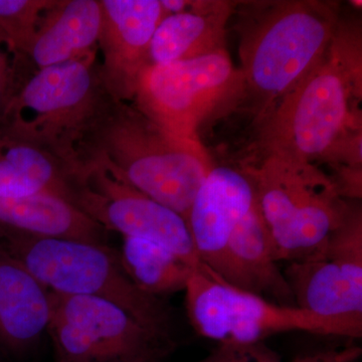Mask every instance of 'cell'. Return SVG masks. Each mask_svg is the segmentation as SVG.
<instances>
[{
	"label": "cell",
	"mask_w": 362,
	"mask_h": 362,
	"mask_svg": "<svg viewBox=\"0 0 362 362\" xmlns=\"http://www.w3.org/2000/svg\"><path fill=\"white\" fill-rule=\"evenodd\" d=\"M66 163L71 171L102 166L185 221L214 166L199 140L170 132L108 90L71 143Z\"/></svg>",
	"instance_id": "obj_1"
},
{
	"label": "cell",
	"mask_w": 362,
	"mask_h": 362,
	"mask_svg": "<svg viewBox=\"0 0 362 362\" xmlns=\"http://www.w3.org/2000/svg\"><path fill=\"white\" fill-rule=\"evenodd\" d=\"M361 47L333 39L322 62L257 120L264 158L318 165L361 131Z\"/></svg>",
	"instance_id": "obj_2"
},
{
	"label": "cell",
	"mask_w": 362,
	"mask_h": 362,
	"mask_svg": "<svg viewBox=\"0 0 362 362\" xmlns=\"http://www.w3.org/2000/svg\"><path fill=\"white\" fill-rule=\"evenodd\" d=\"M239 13L244 99L258 120L325 58L339 13L312 0L246 2Z\"/></svg>",
	"instance_id": "obj_3"
},
{
	"label": "cell",
	"mask_w": 362,
	"mask_h": 362,
	"mask_svg": "<svg viewBox=\"0 0 362 362\" xmlns=\"http://www.w3.org/2000/svg\"><path fill=\"white\" fill-rule=\"evenodd\" d=\"M0 250L49 291L105 300L143 325L173 335L168 302L142 291L124 268L120 252L109 246L35 237L0 225Z\"/></svg>",
	"instance_id": "obj_4"
},
{
	"label": "cell",
	"mask_w": 362,
	"mask_h": 362,
	"mask_svg": "<svg viewBox=\"0 0 362 362\" xmlns=\"http://www.w3.org/2000/svg\"><path fill=\"white\" fill-rule=\"evenodd\" d=\"M249 170L277 262L310 256L342 223L349 201L316 164L268 157Z\"/></svg>",
	"instance_id": "obj_5"
},
{
	"label": "cell",
	"mask_w": 362,
	"mask_h": 362,
	"mask_svg": "<svg viewBox=\"0 0 362 362\" xmlns=\"http://www.w3.org/2000/svg\"><path fill=\"white\" fill-rule=\"evenodd\" d=\"M106 92L95 51L40 69L16 88L0 121V136L47 150L65 163L71 143Z\"/></svg>",
	"instance_id": "obj_6"
},
{
	"label": "cell",
	"mask_w": 362,
	"mask_h": 362,
	"mask_svg": "<svg viewBox=\"0 0 362 362\" xmlns=\"http://www.w3.org/2000/svg\"><path fill=\"white\" fill-rule=\"evenodd\" d=\"M185 292L188 317L195 331L218 343L262 342L289 331L349 338L362 335V318L324 317L296 306L272 303L199 273L192 276Z\"/></svg>",
	"instance_id": "obj_7"
},
{
	"label": "cell",
	"mask_w": 362,
	"mask_h": 362,
	"mask_svg": "<svg viewBox=\"0 0 362 362\" xmlns=\"http://www.w3.org/2000/svg\"><path fill=\"white\" fill-rule=\"evenodd\" d=\"M244 78L226 49L140 73L133 104L175 134L199 140L202 124L244 99Z\"/></svg>",
	"instance_id": "obj_8"
},
{
	"label": "cell",
	"mask_w": 362,
	"mask_h": 362,
	"mask_svg": "<svg viewBox=\"0 0 362 362\" xmlns=\"http://www.w3.org/2000/svg\"><path fill=\"white\" fill-rule=\"evenodd\" d=\"M47 331L56 362H157L176 345L110 302L52 291Z\"/></svg>",
	"instance_id": "obj_9"
},
{
	"label": "cell",
	"mask_w": 362,
	"mask_h": 362,
	"mask_svg": "<svg viewBox=\"0 0 362 362\" xmlns=\"http://www.w3.org/2000/svg\"><path fill=\"white\" fill-rule=\"evenodd\" d=\"M68 199L74 206L107 230L124 238L156 243L173 252L197 273L223 283L201 261L187 221L99 165L74 169L69 178Z\"/></svg>",
	"instance_id": "obj_10"
},
{
	"label": "cell",
	"mask_w": 362,
	"mask_h": 362,
	"mask_svg": "<svg viewBox=\"0 0 362 362\" xmlns=\"http://www.w3.org/2000/svg\"><path fill=\"white\" fill-rule=\"evenodd\" d=\"M295 306L324 317L362 318V211L349 201L320 249L283 272Z\"/></svg>",
	"instance_id": "obj_11"
},
{
	"label": "cell",
	"mask_w": 362,
	"mask_h": 362,
	"mask_svg": "<svg viewBox=\"0 0 362 362\" xmlns=\"http://www.w3.org/2000/svg\"><path fill=\"white\" fill-rule=\"evenodd\" d=\"M100 6L102 81L112 96L129 101L140 73L149 65L150 44L165 14L159 0H101Z\"/></svg>",
	"instance_id": "obj_12"
},
{
	"label": "cell",
	"mask_w": 362,
	"mask_h": 362,
	"mask_svg": "<svg viewBox=\"0 0 362 362\" xmlns=\"http://www.w3.org/2000/svg\"><path fill=\"white\" fill-rule=\"evenodd\" d=\"M256 202V185L247 169L214 165L197 190L188 230L197 256L218 277L230 233Z\"/></svg>",
	"instance_id": "obj_13"
},
{
	"label": "cell",
	"mask_w": 362,
	"mask_h": 362,
	"mask_svg": "<svg viewBox=\"0 0 362 362\" xmlns=\"http://www.w3.org/2000/svg\"><path fill=\"white\" fill-rule=\"evenodd\" d=\"M218 277L242 291L295 306L291 289L274 255L258 199L230 233Z\"/></svg>",
	"instance_id": "obj_14"
},
{
	"label": "cell",
	"mask_w": 362,
	"mask_h": 362,
	"mask_svg": "<svg viewBox=\"0 0 362 362\" xmlns=\"http://www.w3.org/2000/svg\"><path fill=\"white\" fill-rule=\"evenodd\" d=\"M228 1H189L183 13L165 16L149 49V65L207 56L226 49V23L235 7Z\"/></svg>",
	"instance_id": "obj_15"
},
{
	"label": "cell",
	"mask_w": 362,
	"mask_h": 362,
	"mask_svg": "<svg viewBox=\"0 0 362 362\" xmlns=\"http://www.w3.org/2000/svg\"><path fill=\"white\" fill-rule=\"evenodd\" d=\"M51 318V291L18 259L0 250V341L21 351L32 346Z\"/></svg>",
	"instance_id": "obj_16"
},
{
	"label": "cell",
	"mask_w": 362,
	"mask_h": 362,
	"mask_svg": "<svg viewBox=\"0 0 362 362\" xmlns=\"http://www.w3.org/2000/svg\"><path fill=\"white\" fill-rule=\"evenodd\" d=\"M0 225L18 232L108 246V230L74 206L51 192L0 199Z\"/></svg>",
	"instance_id": "obj_17"
},
{
	"label": "cell",
	"mask_w": 362,
	"mask_h": 362,
	"mask_svg": "<svg viewBox=\"0 0 362 362\" xmlns=\"http://www.w3.org/2000/svg\"><path fill=\"white\" fill-rule=\"evenodd\" d=\"M101 21L97 0L54 1L45 13L28 54L39 70L81 58L95 51Z\"/></svg>",
	"instance_id": "obj_18"
},
{
	"label": "cell",
	"mask_w": 362,
	"mask_h": 362,
	"mask_svg": "<svg viewBox=\"0 0 362 362\" xmlns=\"http://www.w3.org/2000/svg\"><path fill=\"white\" fill-rule=\"evenodd\" d=\"M69 170L44 148L0 136V199L51 192L66 199Z\"/></svg>",
	"instance_id": "obj_19"
},
{
	"label": "cell",
	"mask_w": 362,
	"mask_h": 362,
	"mask_svg": "<svg viewBox=\"0 0 362 362\" xmlns=\"http://www.w3.org/2000/svg\"><path fill=\"white\" fill-rule=\"evenodd\" d=\"M120 256L131 280L156 297L187 289L197 273L173 252L147 240L124 238Z\"/></svg>",
	"instance_id": "obj_20"
},
{
	"label": "cell",
	"mask_w": 362,
	"mask_h": 362,
	"mask_svg": "<svg viewBox=\"0 0 362 362\" xmlns=\"http://www.w3.org/2000/svg\"><path fill=\"white\" fill-rule=\"evenodd\" d=\"M54 2L0 0V35L14 52L28 54L42 18Z\"/></svg>",
	"instance_id": "obj_21"
},
{
	"label": "cell",
	"mask_w": 362,
	"mask_h": 362,
	"mask_svg": "<svg viewBox=\"0 0 362 362\" xmlns=\"http://www.w3.org/2000/svg\"><path fill=\"white\" fill-rule=\"evenodd\" d=\"M199 362H282L275 350L264 341L218 343L211 354Z\"/></svg>",
	"instance_id": "obj_22"
},
{
	"label": "cell",
	"mask_w": 362,
	"mask_h": 362,
	"mask_svg": "<svg viewBox=\"0 0 362 362\" xmlns=\"http://www.w3.org/2000/svg\"><path fill=\"white\" fill-rule=\"evenodd\" d=\"M8 52L13 51L0 35V121L18 88L16 73L9 59Z\"/></svg>",
	"instance_id": "obj_23"
},
{
	"label": "cell",
	"mask_w": 362,
	"mask_h": 362,
	"mask_svg": "<svg viewBox=\"0 0 362 362\" xmlns=\"http://www.w3.org/2000/svg\"><path fill=\"white\" fill-rule=\"evenodd\" d=\"M342 352L335 351V350L317 352V354L297 357L292 362H334L338 357L341 356Z\"/></svg>",
	"instance_id": "obj_24"
},
{
	"label": "cell",
	"mask_w": 362,
	"mask_h": 362,
	"mask_svg": "<svg viewBox=\"0 0 362 362\" xmlns=\"http://www.w3.org/2000/svg\"><path fill=\"white\" fill-rule=\"evenodd\" d=\"M359 354H361V349H358L344 350L341 356L338 357L334 362H347L351 361L352 358L358 356Z\"/></svg>",
	"instance_id": "obj_25"
},
{
	"label": "cell",
	"mask_w": 362,
	"mask_h": 362,
	"mask_svg": "<svg viewBox=\"0 0 362 362\" xmlns=\"http://www.w3.org/2000/svg\"><path fill=\"white\" fill-rule=\"evenodd\" d=\"M350 4H354V6H356L357 7H361V1H351Z\"/></svg>",
	"instance_id": "obj_26"
},
{
	"label": "cell",
	"mask_w": 362,
	"mask_h": 362,
	"mask_svg": "<svg viewBox=\"0 0 362 362\" xmlns=\"http://www.w3.org/2000/svg\"><path fill=\"white\" fill-rule=\"evenodd\" d=\"M157 362H159V361H157Z\"/></svg>",
	"instance_id": "obj_27"
}]
</instances>
